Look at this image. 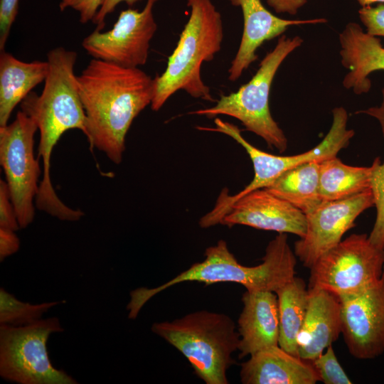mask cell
<instances>
[{
  "instance_id": "1",
  "label": "cell",
  "mask_w": 384,
  "mask_h": 384,
  "mask_svg": "<svg viewBox=\"0 0 384 384\" xmlns=\"http://www.w3.org/2000/svg\"><path fill=\"white\" fill-rule=\"evenodd\" d=\"M77 83L90 146L120 164L132 122L151 105L154 79L139 68L93 58L77 76Z\"/></svg>"
},
{
  "instance_id": "2",
  "label": "cell",
  "mask_w": 384,
  "mask_h": 384,
  "mask_svg": "<svg viewBox=\"0 0 384 384\" xmlns=\"http://www.w3.org/2000/svg\"><path fill=\"white\" fill-rule=\"evenodd\" d=\"M297 256L287 242V233H279L267 245L262 262L255 266L239 263L229 250L227 242L219 240L205 251V259L193 264L164 284L156 287H139L130 292L127 305L128 318L135 319L144 305L156 294L185 282H198L206 285L218 282H234L247 291H271L295 277Z\"/></svg>"
},
{
  "instance_id": "3",
  "label": "cell",
  "mask_w": 384,
  "mask_h": 384,
  "mask_svg": "<svg viewBox=\"0 0 384 384\" xmlns=\"http://www.w3.org/2000/svg\"><path fill=\"white\" fill-rule=\"evenodd\" d=\"M187 6L191 11L189 18L177 45L168 58L164 72L154 78L150 105L156 112L178 90H183L194 98L214 101L209 87L201 78V68L221 49V14L211 0H187Z\"/></svg>"
},
{
  "instance_id": "4",
  "label": "cell",
  "mask_w": 384,
  "mask_h": 384,
  "mask_svg": "<svg viewBox=\"0 0 384 384\" xmlns=\"http://www.w3.org/2000/svg\"><path fill=\"white\" fill-rule=\"evenodd\" d=\"M78 54L63 47L47 53L48 73L41 95L31 92L20 103L40 132L38 157L43 168L50 169L53 149L68 130L78 129L86 134V116L79 95L74 67Z\"/></svg>"
},
{
  "instance_id": "5",
  "label": "cell",
  "mask_w": 384,
  "mask_h": 384,
  "mask_svg": "<svg viewBox=\"0 0 384 384\" xmlns=\"http://www.w3.org/2000/svg\"><path fill=\"white\" fill-rule=\"evenodd\" d=\"M151 331L176 348L206 384H228L240 336L228 315L200 310L172 321L154 323Z\"/></svg>"
},
{
  "instance_id": "6",
  "label": "cell",
  "mask_w": 384,
  "mask_h": 384,
  "mask_svg": "<svg viewBox=\"0 0 384 384\" xmlns=\"http://www.w3.org/2000/svg\"><path fill=\"white\" fill-rule=\"evenodd\" d=\"M302 42L299 36H280L274 49L262 60L258 70L249 82L235 92L222 95L214 106L188 114L209 118L220 114L234 117L244 125L246 130L262 137L270 148H275L279 152L284 151L287 147V139L270 113L269 96L273 79L280 65Z\"/></svg>"
},
{
  "instance_id": "7",
  "label": "cell",
  "mask_w": 384,
  "mask_h": 384,
  "mask_svg": "<svg viewBox=\"0 0 384 384\" xmlns=\"http://www.w3.org/2000/svg\"><path fill=\"white\" fill-rule=\"evenodd\" d=\"M58 317L41 319L22 326L0 325V376L18 384H77L50 362L47 342L63 331Z\"/></svg>"
},
{
  "instance_id": "8",
  "label": "cell",
  "mask_w": 384,
  "mask_h": 384,
  "mask_svg": "<svg viewBox=\"0 0 384 384\" xmlns=\"http://www.w3.org/2000/svg\"><path fill=\"white\" fill-rule=\"evenodd\" d=\"M308 288L326 289L339 299L374 284L384 271V250L367 234H352L323 254L309 268Z\"/></svg>"
},
{
  "instance_id": "9",
  "label": "cell",
  "mask_w": 384,
  "mask_h": 384,
  "mask_svg": "<svg viewBox=\"0 0 384 384\" xmlns=\"http://www.w3.org/2000/svg\"><path fill=\"white\" fill-rule=\"evenodd\" d=\"M332 114L331 127L322 141L309 151L293 156H277L265 152L247 142L237 126L216 117L214 120L215 127L210 130L225 134L239 143L246 150L254 169L253 179L242 191L233 196L224 191L221 193L220 206L227 209L238 198L252 191L265 188L286 171L306 162L336 156L339 151L347 147L354 135V131L347 128V111L338 107L332 110Z\"/></svg>"
},
{
  "instance_id": "10",
  "label": "cell",
  "mask_w": 384,
  "mask_h": 384,
  "mask_svg": "<svg viewBox=\"0 0 384 384\" xmlns=\"http://www.w3.org/2000/svg\"><path fill=\"white\" fill-rule=\"evenodd\" d=\"M34 121L23 111L14 121L0 127V163L21 228L33 220V199L37 195L41 169L34 156Z\"/></svg>"
},
{
  "instance_id": "11",
  "label": "cell",
  "mask_w": 384,
  "mask_h": 384,
  "mask_svg": "<svg viewBox=\"0 0 384 384\" xmlns=\"http://www.w3.org/2000/svg\"><path fill=\"white\" fill-rule=\"evenodd\" d=\"M159 0H146L141 11L128 9L120 12L112 29H95L82 41L93 58L126 68H139L148 59L150 41L157 30L153 9Z\"/></svg>"
},
{
  "instance_id": "12",
  "label": "cell",
  "mask_w": 384,
  "mask_h": 384,
  "mask_svg": "<svg viewBox=\"0 0 384 384\" xmlns=\"http://www.w3.org/2000/svg\"><path fill=\"white\" fill-rule=\"evenodd\" d=\"M374 206L370 189L337 201H322L306 213V230L294 242V252L305 267L310 268L326 252L336 246L355 226L361 213Z\"/></svg>"
},
{
  "instance_id": "13",
  "label": "cell",
  "mask_w": 384,
  "mask_h": 384,
  "mask_svg": "<svg viewBox=\"0 0 384 384\" xmlns=\"http://www.w3.org/2000/svg\"><path fill=\"white\" fill-rule=\"evenodd\" d=\"M341 334L350 353L373 359L384 353V271L378 282L341 298Z\"/></svg>"
},
{
  "instance_id": "14",
  "label": "cell",
  "mask_w": 384,
  "mask_h": 384,
  "mask_svg": "<svg viewBox=\"0 0 384 384\" xmlns=\"http://www.w3.org/2000/svg\"><path fill=\"white\" fill-rule=\"evenodd\" d=\"M220 224L292 233L299 238L306 230L305 213L265 188L252 191L235 200L228 208Z\"/></svg>"
},
{
  "instance_id": "15",
  "label": "cell",
  "mask_w": 384,
  "mask_h": 384,
  "mask_svg": "<svg viewBox=\"0 0 384 384\" xmlns=\"http://www.w3.org/2000/svg\"><path fill=\"white\" fill-rule=\"evenodd\" d=\"M240 7L243 16V31L236 55L228 69V79L238 80L242 73L257 59L256 51L262 43L281 36L289 26L319 23L325 18L288 20L279 18L269 11L261 0H228Z\"/></svg>"
},
{
  "instance_id": "16",
  "label": "cell",
  "mask_w": 384,
  "mask_h": 384,
  "mask_svg": "<svg viewBox=\"0 0 384 384\" xmlns=\"http://www.w3.org/2000/svg\"><path fill=\"white\" fill-rule=\"evenodd\" d=\"M242 309L238 320L239 358L279 346L277 297L271 291L244 292Z\"/></svg>"
},
{
  "instance_id": "17",
  "label": "cell",
  "mask_w": 384,
  "mask_h": 384,
  "mask_svg": "<svg viewBox=\"0 0 384 384\" xmlns=\"http://www.w3.org/2000/svg\"><path fill=\"white\" fill-rule=\"evenodd\" d=\"M308 304L297 337L299 357L312 361L341 334V300L323 289L308 288Z\"/></svg>"
},
{
  "instance_id": "18",
  "label": "cell",
  "mask_w": 384,
  "mask_h": 384,
  "mask_svg": "<svg viewBox=\"0 0 384 384\" xmlns=\"http://www.w3.org/2000/svg\"><path fill=\"white\" fill-rule=\"evenodd\" d=\"M343 66L349 72L343 80L347 90L356 95L367 93L371 87L368 76L384 70V47L380 39L363 31L358 23H348L339 34Z\"/></svg>"
},
{
  "instance_id": "19",
  "label": "cell",
  "mask_w": 384,
  "mask_h": 384,
  "mask_svg": "<svg viewBox=\"0 0 384 384\" xmlns=\"http://www.w3.org/2000/svg\"><path fill=\"white\" fill-rule=\"evenodd\" d=\"M243 384H315L320 381L311 361L279 346L261 350L240 364Z\"/></svg>"
},
{
  "instance_id": "20",
  "label": "cell",
  "mask_w": 384,
  "mask_h": 384,
  "mask_svg": "<svg viewBox=\"0 0 384 384\" xmlns=\"http://www.w3.org/2000/svg\"><path fill=\"white\" fill-rule=\"evenodd\" d=\"M48 61L23 62L4 50L0 54V127L8 124L16 107L48 73Z\"/></svg>"
},
{
  "instance_id": "21",
  "label": "cell",
  "mask_w": 384,
  "mask_h": 384,
  "mask_svg": "<svg viewBox=\"0 0 384 384\" xmlns=\"http://www.w3.org/2000/svg\"><path fill=\"white\" fill-rule=\"evenodd\" d=\"M311 161L289 169L265 188L305 214L322 201L319 195V162Z\"/></svg>"
},
{
  "instance_id": "22",
  "label": "cell",
  "mask_w": 384,
  "mask_h": 384,
  "mask_svg": "<svg viewBox=\"0 0 384 384\" xmlns=\"http://www.w3.org/2000/svg\"><path fill=\"white\" fill-rule=\"evenodd\" d=\"M275 294L279 312V346L299 357L297 337L306 315L308 288L302 278L294 277L279 288Z\"/></svg>"
},
{
  "instance_id": "23",
  "label": "cell",
  "mask_w": 384,
  "mask_h": 384,
  "mask_svg": "<svg viewBox=\"0 0 384 384\" xmlns=\"http://www.w3.org/2000/svg\"><path fill=\"white\" fill-rule=\"evenodd\" d=\"M372 167L352 166L336 156L319 162V195L322 201L344 199L370 189Z\"/></svg>"
},
{
  "instance_id": "24",
  "label": "cell",
  "mask_w": 384,
  "mask_h": 384,
  "mask_svg": "<svg viewBox=\"0 0 384 384\" xmlns=\"http://www.w3.org/2000/svg\"><path fill=\"white\" fill-rule=\"evenodd\" d=\"M359 112L377 119L384 137V89L383 101L380 106L372 107ZM371 167L370 189L376 208V218L368 239L375 246L384 250V161L381 163L380 159L377 157L372 163Z\"/></svg>"
},
{
  "instance_id": "25",
  "label": "cell",
  "mask_w": 384,
  "mask_h": 384,
  "mask_svg": "<svg viewBox=\"0 0 384 384\" xmlns=\"http://www.w3.org/2000/svg\"><path fill=\"white\" fill-rule=\"evenodd\" d=\"M54 301L31 304L18 300L5 289H0V325L22 326L41 319L48 310L61 304Z\"/></svg>"
},
{
  "instance_id": "26",
  "label": "cell",
  "mask_w": 384,
  "mask_h": 384,
  "mask_svg": "<svg viewBox=\"0 0 384 384\" xmlns=\"http://www.w3.org/2000/svg\"><path fill=\"white\" fill-rule=\"evenodd\" d=\"M320 381L325 384H351L330 345L319 356L311 361Z\"/></svg>"
},
{
  "instance_id": "27",
  "label": "cell",
  "mask_w": 384,
  "mask_h": 384,
  "mask_svg": "<svg viewBox=\"0 0 384 384\" xmlns=\"http://www.w3.org/2000/svg\"><path fill=\"white\" fill-rule=\"evenodd\" d=\"M359 18L372 36L384 37V4L376 6H363L358 11Z\"/></svg>"
},
{
  "instance_id": "28",
  "label": "cell",
  "mask_w": 384,
  "mask_h": 384,
  "mask_svg": "<svg viewBox=\"0 0 384 384\" xmlns=\"http://www.w3.org/2000/svg\"><path fill=\"white\" fill-rule=\"evenodd\" d=\"M0 228L14 231L21 228L6 182L3 180L0 181Z\"/></svg>"
},
{
  "instance_id": "29",
  "label": "cell",
  "mask_w": 384,
  "mask_h": 384,
  "mask_svg": "<svg viewBox=\"0 0 384 384\" xmlns=\"http://www.w3.org/2000/svg\"><path fill=\"white\" fill-rule=\"evenodd\" d=\"M18 0H0V50H4L11 28L18 14Z\"/></svg>"
},
{
  "instance_id": "30",
  "label": "cell",
  "mask_w": 384,
  "mask_h": 384,
  "mask_svg": "<svg viewBox=\"0 0 384 384\" xmlns=\"http://www.w3.org/2000/svg\"><path fill=\"white\" fill-rule=\"evenodd\" d=\"M104 0H60L59 8L61 11L73 9L80 14V21L86 23L92 21Z\"/></svg>"
},
{
  "instance_id": "31",
  "label": "cell",
  "mask_w": 384,
  "mask_h": 384,
  "mask_svg": "<svg viewBox=\"0 0 384 384\" xmlns=\"http://www.w3.org/2000/svg\"><path fill=\"white\" fill-rule=\"evenodd\" d=\"M16 231L0 228V261L16 253L20 247V240Z\"/></svg>"
},
{
  "instance_id": "32",
  "label": "cell",
  "mask_w": 384,
  "mask_h": 384,
  "mask_svg": "<svg viewBox=\"0 0 384 384\" xmlns=\"http://www.w3.org/2000/svg\"><path fill=\"white\" fill-rule=\"evenodd\" d=\"M139 1L142 0H104L100 9L92 22L96 25L97 30L102 31L105 26V20L107 16L113 12L119 4L125 2L128 6H132Z\"/></svg>"
},
{
  "instance_id": "33",
  "label": "cell",
  "mask_w": 384,
  "mask_h": 384,
  "mask_svg": "<svg viewBox=\"0 0 384 384\" xmlns=\"http://www.w3.org/2000/svg\"><path fill=\"white\" fill-rule=\"evenodd\" d=\"M266 1L276 13L295 15L307 0H266Z\"/></svg>"
},
{
  "instance_id": "34",
  "label": "cell",
  "mask_w": 384,
  "mask_h": 384,
  "mask_svg": "<svg viewBox=\"0 0 384 384\" xmlns=\"http://www.w3.org/2000/svg\"><path fill=\"white\" fill-rule=\"evenodd\" d=\"M359 4L363 6H368L375 3L384 4V0H357Z\"/></svg>"
}]
</instances>
